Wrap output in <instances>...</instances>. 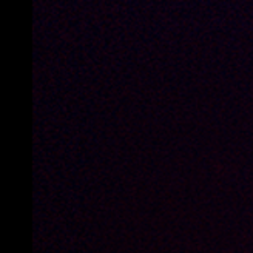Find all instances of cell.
Listing matches in <instances>:
<instances>
[]
</instances>
